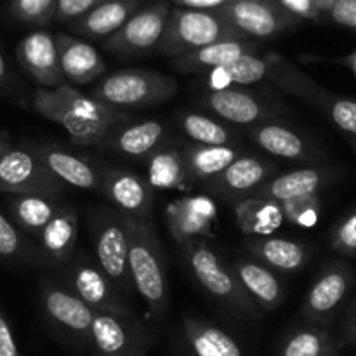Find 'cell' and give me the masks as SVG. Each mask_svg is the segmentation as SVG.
<instances>
[{
	"label": "cell",
	"instance_id": "cell-43",
	"mask_svg": "<svg viewBox=\"0 0 356 356\" xmlns=\"http://www.w3.org/2000/svg\"><path fill=\"white\" fill-rule=\"evenodd\" d=\"M327 16L339 26L356 30V0H336L327 10Z\"/></svg>",
	"mask_w": 356,
	"mask_h": 356
},
{
	"label": "cell",
	"instance_id": "cell-10",
	"mask_svg": "<svg viewBox=\"0 0 356 356\" xmlns=\"http://www.w3.org/2000/svg\"><path fill=\"white\" fill-rule=\"evenodd\" d=\"M169 2H156L143 6L113 37L103 42L104 51L117 56H141L159 49L170 16Z\"/></svg>",
	"mask_w": 356,
	"mask_h": 356
},
{
	"label": "cell",
	"instance_id": "cell-48",
	"mask_svg": "<svg viewBox=\"0 0 356 356\" xmlns=\"http://www.w3.org/2000/svg\"><path fill=\"white\" fill-rule=\"evenodd\" d=\"M343 343L356 346V299L351 302L343 325Z\"/></svg>",
	"mask_w": 356,
	"mask_h": 356
},
{
	"label": "cell",
	"instance_id": "cell-47",
	"mask_svg": "<svg viewBox=\"0 0 356 356\" xmlns=\"http://www.w3.org/2000/svg\"><path fill=\"white\" fill-rule=\"evenodd\" d=\"M176 7H186V9H202V10H221L233 0H170Z\"/></svg>",
	"mask_w": 356,
	"mask_h": 356
},
{
	"label": "cell",
	"instance_id": "cell-33",
	"mask_svg": "<svg viewBox=\"0 0 356 356\" xmlns=\"http://www.w3.org/2000/svg\"><path fill=\"white\" fill-rule=\"evenodd\" d=\"M236 225L245 235L270 236L285 221L282 205L266 198L250 197L235 205Z\"/></svg>",
	"mask_w": 356,
	"mask_h": 356
},
{
	"label": "cell",
	"instance_id": "cell-35",
	"mask_svg": "<svg viewBox=\"0 0 356 356\" xmlns=\"http://www.w3.org/2000/svg\"><path fill=\"white\" fill-rule=\"evenodd\" d=\"M341 344L325 327L306 325L291 330L280 344L278 356H339Z\"/></svg>",
	"mask_w": 356,
	"mask_h": 356
},
{
	"label": "cell",
	"instance_id": "cell-3",
	"mask_svg": "<svg viewBox=\"0 0 356 356\" xmlns=\"http://www.w3.org/2000/svg\"><path fill=\"white\" fill-rule=\"evenodd\" d=\"M181 250H183V257L186 261V266L190 268L191 275L209 296H212L216 301L222 302L240 315H259V308L249 298V294L243 291L233 268L222 263V259H219V256L211 249L207 240L200 238L188 242L181 245Z\"/></svg>",
	"mask_w": 356,
	"mask_h": 356
},
{
	"label": "cell",
	"instance_id": "cell-44",
	"mask_svg": "<svg viewBox=\"0 0 356 356\" xmlns=\"http://www.w3.org/2000/svg\"><path fill=\"white\" fill-rule=\"evenodd\" d=\"M21 90V80L14 73L9 59L0 49V97H17Z\"/></svg>",
	"mask_w": 356,
	"mask_h": 356
},
{
	"label": "cell",
	"instance_id": "cell-22",
	"mask_svg": "<svg viewBox=\"0 0 356 356\" xmlns=\"http://www.w3.org/2000/svg\"><path fill=\"white\" fill-rule=\"evenodd\" d=\"M143 3L145 0H106L86 16L68 23V30L87 40L104 42L113 37Z\"/></svg>",
	"mask_w": 356,
	"mask_h": 356
},
{
	"label": "cell",
	"instance_id": "cell-24",
	"mask_svg": "<svg viewBox=\"0 0 356 356\" xmlns=\"http://www.w3.org/2000/svg\"><path fill=\"white\" fill-rule=\"evenodd\" d=\"M336 174L325 167H305V169L291 170L268 179L263 186L254 191L252 197L266 198L282 204L292 198L316 195L329 183H332Z\"/></svg>",
	"mask_w": 356,
	"mask_h": 356
},
{
	"label": "cell",
	"instance_id": "cell-6",
	"mask_svg": "<svg viewBox=\"0 0 356 356\" xmlns=\"http://www.w3.org/2000/svg\"><path fill=\"white\" fill-rule=\"evenodd\" d=\"M214 75H225L229 82L240 83V86L270 80L285 92L294 94L309 104H313L320 90L323 89L299 66H296L294 63L289 61L278 52H268V54L261 56L256 52L247 54L225 68L216 70Z\"/></svg>",
	"mask_w": 356,
	"mask_h": 356
},
{
	"label": "cell",
	"instance_id": "cell-34",
	"mask_svg": "<svg viewBox=\"0 0 356 356\" xmlns=\"http://www.w3.org/2000/svg\"><path fill=\"white\" fill-rule=\"evenodd\" d=\"M184 160H186L188 170L191 177L209 183L218 177L228 165H232L240 155L235 146H209L197 145V143H186L181 146Z\"/></svg>",
	"mask_w": 356,
	"mask_h": 356
},
{
	"label": "cell",
	"instance_id": "cell-5",
	"mask_svg": "<svg viewBox=\"0 0 356 356\" xmlns=\"http://www.w3.org/2000/svg\"><path fill=\"white\" fill-rule=\"evenodd\" d=\"M176 92L177 82L169 75L152 70H118L103 76L89 96L108 106L129 110L165 103Z\"/></svg>",
	"mask_w": 356,
	"mask_h": 356
},
{
	"label": "cell",
	"instance_id": "cell-45",
	"mask_svg": "<svg viewBox=\"0 0 356 356\" xmlns=\"http://www.w3.org/2000/svg\"><path fill=\"white\" fill-rule=\"evenodd\" d=\"M278 2L301 19H318L322 16L316 0H278Z\"/></svg>",
	"mask_w": 356,
	"mask_h": 356
},
{
	"label": "cell",
	"instance_id": "cell-1",
	"mask_svg": "<svg viewBox=\"0 0 356 356\" xmlns=\"http://www.w3.org/2000/svg\"><path fill=\"white\" fill-rule=\"evenodd\" d=\"M31 108L47 120L61 125L79 146H101L113 129L129 122L124 110L86 96L68 82L56 89H35Z\"/></svg>",
	"mask_w": 356,
	"mask_h": 356
},
{
	"label": "cell",
	"instance_id": "cell-7",
	"mask_svg": "<svg viewBox=\"0 0 356 356\" xmlns=\"http://www.w3.org/2000/svg\"><path fill=\"white\" fill-rule=\"evenodd\" d=\"M65 186L38 156L33 143L14 145L0 156V193L40 195L58 200Z\"/></svg>",
	"mask_w": 356,
	"mask_h": 356
},
{
	"label": "cell",
	"instance_id": "cell-40",
	"mask_svg": "<svg viewBox=\"0 0 356 356\" xmlns=\"http://www.w3.org/2000/svg\"><path fill=\"white\" fill-rule=\"evenodd\" d=\"M280 205L285 221L301 226V228H313L322 216V198L318 193L292 198V200L282 202Z\"/></svg>",
	"mask_w": 356,
	"mask_h": 356
},
{
	"label": "cell",
	"instance_id": "cell-13",
	"mask_svg": "<svg viewBox=\"0 0 356 356\" xmlns=\"http://www.w3.org/2000/svg\"><path fill=\"white\" fill-rule=\"evenodd\" d=\"M355 273L343 261L330 263L320 271L309 287L301 306V316L306 323L327 327L336 318L353 287Z\"/></svg>",
	"mask_w": 356,
	"mask_h": 356
},
{
	"label": "cell",
	"instance_id": "cell-50",
	"mask_svg": "<svg viewBox=\"0 0 356 356\" xmlns=\"http://www.w3.org/2000/svg\"><path fill=\"white\" fill-rule=\"evenodd\" d=\"M336 2V0H316V3H318L320 10H322V14H327V10L332 7V3Z\"/></svg>",
	"mask_w": 356,
	"mask_h": 356
},
{
	"label": "cell",
	"instance_id": "cell-37",
	"mask_svg": "<svg viewBox=\"0 0 356 356\" xmlns=\"http://www.w3.org/2000/svg\"><path fill=\"white\" fill-rule=\"evenodd\" d=\"M177 124L183 129L190 143L209 146H235L236 143L233 132L225 124L209 115L183 111L177 117Z\"/></svg>",
	"mask_w": 356,
	"mask_h": 356
},
{
	"label": "cell",
	"instance_id": "cell-46",
	"mask_svg": "<svg viewBox=\"0 0 356 356\" xmlns=\"http://www.w3.org/2000/svg\"><path fill=\"white\" fill-rule=\"evenodd\" d=\"M0 356H23L14 339L13 329L9 325L6 313L0 306Z\"/></svg>",
	"mask_w": 356,
	"mask_h": 356
},
{
	"label": "cell",
	"instance_id": "cell-27",
	"mask_svg": "<svg viewBox=\"0 0 356 356\" xmlns=\"http://www.w3.org/2000/svg\"><path fill=\"white\" fill-rule=\"evenodd\" d=\"M245 247L254 259L282 273H296L309 259L308 247L282 236H250Z\"/></svg>",
	"mask_w": 356,
	"mask_h": 356
},
{
	"label": "cell",
	"instance_id": "cell-25",
	"mask_svg": "<svg viewBox=\"0 0 356 356\" xmlns=\"http://www.w3.org/2000/svg\"><path fill=\"white\" fill-rule=\"evenodd\" d=\"M165 127L159 120L122 124L110 132L99 148H108L131 159H148L165 143Z\"/></svg>",
	"mask_w": 356,
	"mask_h": 356
},
{
	"label": "cell",
	"instance_id": "cell-21",
	"mask_svg": "<svg viewBox=\"0 0 356 356\" xmlns=\"http://www.w3.org/2000/svg\"><path fill=\"white\" fill-rule=\"evenodd\" d=\"M63 75L73 87L87 86L103 76L108 66L94 45L68 33H56Z\"/></svg>",
	"mask_w": 356,
	"mask_h": 356
},
{
	"label": "cell",
	"instance_id": "cell-51",
	"mask_svg": "<svg viewBox=\"0 0 356 356\" xmlns=\"http://www.w3.org/2000/svg\"><path fill=\"white\" fill-rule=\"evenodd\" d=\"M344 63H346V65L350 66L351 70H353V73L356 75V51L350 56V58H346V61H344Z\"/></svg>",
	"mask_w": 356,
	"mask_h": 356
},
{
	"label": "cell",
	"instance_id": "cell-31",
	"mask_svg": "<svg viewBox=\"0 0 356 356\" xmlns=\"http://www.w3.org/2000/svg\"><path fill=\"white\" fill-rule=\"evenodd\" d=\"M63 205L52 198L40 195H10L7 211L17 228L37 238L42 229L52 221Z\"/></svg>",
	"mask_w": 356,
	"mask_h": 356
},
{
	"label": "cell",
	"instance_id": "cell-11",
	"mask_svg": "<svg viewBox=\"0 0 356 356\" xmlns=\"http://www.w3.org/2000/svg\"><path fill=\"white\" fill-rule=\"evenodd\" d=\"M65 277L66 287L96 312L132 315L124 294L101 270L97 261L89 259L86 254L75 256L66 264Z\"/></svg>",
	"mask_w": 356,
	"mask_h": 356
},
{
	"label": "cell",
	"instance_id": "cell-36",
	"mask_svg": "<svg viewBox=\"0 0 356 356\" xmlns=\"http://www.w3.org/2000/svg\"><path fill=\"white\" fill-rule=\"evenodd\" d=\"M0 259L16 264H49L40 247L30 242L26 233L21 232L16 222L0 211Z\"/></svg>",
	"mask_w": 356,
	"mask_h": 356
},
{
	"label": "cell",
	"instance_id": "cell-38",
	"mask_svg": "<svg viewBox=\"0 0 356 356\" xmlns=\"http://www.w3.org/2000/svg\"><path fill=\"white\" fill-rule=\"evenodd\" d=\"M312 106L322 111L343 134L356 141V99L322 89Z\"/></svg>",
	"mask_w": 356,
	"mask_h": 356
},
{
	"label": "cell",
	"instance_id": "cell-17",
	"mask_svg": "<svg viewBox=\"0 0 356 356\" xmlns=\"http://www.w3.org/2000/svg\"><path fill=\"white\" fill-rule=\"evenodd\" d=\"M216 207L207 197H181L165 209V222L179 245L211 236Z\"/></svg>",
	"mask_w": 356,
	"mask_h": 356
},
{
	"label": "cell",
	"instance_id": "cell-18",
	"mask_svg": "<svg viewBox=\"0 0 356 356\" xmlns=\"http://www.w3.org/2000/svg\"><path fill=\"white\" fill-rule=\"evenodd\" d=\"M273 170L275 167L270 162L242 155L232 165L226 167L218 177L209 181L207 188L212 193L236 205L238 202L252 197L257 188L271 179Z\"/></svg>",
	"mask_w": 356,
	"mask_h": 356
},
{
	"label": "cell",
	"instance_id": "cell-9",
	"mask_svg": "<svg viewBox=\"0 0 356 356\" xmlns=\"http://www.w3.org/2000/svg\"><path fill=\"white\" fill-rule=\"evenodd\" d=\"M38 299L45 322L58 336L72 343L89 346L90 327L96 309L87 306L68 287L56 284L51 278L42 280Z\"/></svg>",
	"mask_w": 356,
	"mask_h": 356
},
{
	"label": "cell",
	"instance_id": "cell-14",
	"mask_svg": "<svg viewBox=\"0 0 356 356\" xmlns=\"http://www.w3.org/2000/svg\"><path fill=\"white\" fill-rule=\"evenodd\" d=\"M219 13L249 38H271L301 24L278 0H233Z\"/></svg>",
	"mask_w": 356,
	"mask_h": 356
},
{
	"label": "cell",
	"instance_id": "cell-42",
	"mask_svg": "<svg viewBox=\"0 0 356 356\" xmlns=\"http://www.w3.org/2000/svg\"><path fill=\"white\" fill-rule=\"evenodd\" d=\"M106 0H58V10H56V21L58 23H72L79 17L86 16L97 6Z\"/></svg>",
	"mask_w": 356,
	"mask_h": 356
},
{
	"label": "cell",
	"instance_id": "cell-4",
	"mask_svg": "<svg viewBox=\"0 0 356 356\" xmlns=\"http://www.w3.org/2000/svg\"><path fill=\"white\" fill-rule=\"evenodd\" d=\"M229 38L249 37L236 30L219 10L186 9V7L174 6L170 10L165 35L156 51L160 54L176 58L195 49Z\"/></svg>",
	"mask_w": 356,
	"mask_h": 356
},
{
	"label": "cell",
	"instance_id": "cell-26",
	"mask_svg": "<svg viewBox=\"0 0 356 356\" xmlns=\"http://www.w3.org/2000/svg\"><path fill=\"white\" fill-rule=\"evenodd\" d=\"M76 238H79V218L73 207L63 205L61 211L52 218L37 236L38 247L54 266H66L75 257Z\"/></svg>",
	"mask_w": 356,
	"mask_h": 356
},
{
	"label": "cell",
	"instance_id": "cell-2",
	"mask_svg": "<svg viewBox=\"0 0 356 356\" xmlns=\"http://www.w3.org/2000/svg\"><path fill=\"white\" fill-rule=\"evenodd\" d=\"M125 221L132 285L148 308L149 316L160 320L169 309V280L162 243L153 222H139L131 218H125Z\"/></svg>",
	"mask_w": 356,
	"mask_h": 356
},
{
	"label": "cell",
	"instance_id": "cell-28",
	"mask_svg": "<svg viewBox=\"0 0 356 356\" xmlns=\"http://www.w3.org/2000/svg\"><path fill=\"white\" fill-rule=\"evenodd\" d=\"M243 291L263 312H273L284 301V289L273 270L257 259H238L232 264Z\"/></svg>",
	"mask_w": 356,
	"mask_h": 356
},
{
	"label": "cell",
	"instance_id": "cell-16",
	"mask_svg": "<svg viewBox=\"0 0 356 356\" xmlns=\"http://www.w3.org/2000/svg\"><path fill=\"white\" fill-rule=\"evenodd\" d=\"M16 59L21 70L40 89H56L66 83L56 35L49 33L47 30H35L24 35L16 45Z\"/></svg>",
	"mask_w": 356,
	"mask_h": 356
},
{
	"label": "cell",
	"instance_id": "cell-32",
	"mask_svg": "<svg viewBox=\"0 0 356 356\" xmlns=\"http://www.w3.org/2000/svg\"><path fill=\"white\" fill-rule=\"evenodd\" d=\"M183 334L195 356H243L238 343L219 327L186 316Z\"/></svg>",
	"mask_w": 356,
	"mask_h": 356
},
{
	"label": "cell",
	"instance_id": "cell-23",
	"mask_svg": "<svg viewBox=\"0 0 356 356\" xmlns=\"http://www.w3.org/2000/svg\"><path fill=\"white\" fill-rule=\"evenodd\" d=\"M257 47L259 45L252 38H229L176 56L172 58V66L179 73L216 72L238 61L243 56L254 54Z\"/></svg>",
	"mask_w": 356,
	"mask_h": 356
},
{
	"label": "cell",
	"instance_id": "cell-52",
	"mask_svg": "<svg viewBox=\"0 0 356 356\" xmlns=\"http://www.w3.org/2000/svg\"><path fill=\"white\" fill-rule=\"evenodd\" d=\"M134 356H145V355H134Z\"/></svg>",
	"mask_w": 356,
	"mask_h": 356
},
{
	"label": "cell",
	"instance_id": "cell-20",
	"mask_svg": "<svg viewBox=\"0 0 356 356\" xmlns=\"http://www.w3.org/2000/svg\"><path fill=\"white\" fill-rule=\"evenodd\" d=\"M33 148L44 160L47 169L65 184L80 190L101 191V167L87 160L86 156L68 152L63 146L52 143H33Z\"/></svg>",
	"mask_w": 356,
	"mask_h": 356
},
{
	"label": "cell",
	"instance_id": "cell-15",
	"mask_svg": "<svg viewBox=\"0 0 356 356\" xmlns=\"http://www.w3.org/2000/svg\"><path fill=\"white\" fill-rule=\"evenodd\" d=\"M101 193L125 218L152 222L155 188L146 177L118 167H101Z\"/></svg>",
	"mask_w": 356,
	"mask_h": 356
},
{
	"label": "cell",
	"instance_id": "cell-39",
	"mask_svg": "<svg viewBox=\"0 0 356 356\" xmlns=\"http://www.w3.org/2000/svg\"><path fill=\"white\" fill-rule=\"evenodd\" d=\"M58 0H7L6 13L14 21L30 26H47L56 21Z\"/></svg>",
	"mask_w": 356,
	"mask_h": 356
},
{
	"label": "cell",
	"instance_id": "cell-30",
	"mask_svg": "<svg viewBox=\"0 0 356 356\" xmlns=\"http://www.w3.org/2000/svg\"><path fill=\"white\" fill-rule=\"evenodd\" d=\"M146 170L155 190H181L188 191L191 188L190 170L184 160L183 149L174 145L163 143L152 156L146 159Z\"/></svg>",
	"mask_w": 356,
	"mask_h": 356
},
{
	"label": "cell",
	"instance_id": "cell-12",
	"mask_svg": "<svg viewBox=\"0 0 356 356\" xmlns=\"http://www.w3.org/2000/svg\"><path fill=\"white\" fill-rule=\"evenodd\" d=\"M152 343L148 330L132 315L94 313L89 348L94 356H134L145 355Z\"/></svg>",
	"mask_w": 356,
	"mask_h": 356
},
{
	"label": "cell",
	"instance_id": "cell-19",
	"mask_svg": "<svg viewBox=\"0 0 356 356\" xmlns=\"http://www.w3.org/2000/svg\"><path fill=\"white\" fill-rule=\"evenodd\" d=\"M200 103L209 111L221 117L222 120L238 125H257L275 117V111L263 99L247 90L225 87L204 94Z\"/></svg>",
	"mask_w": 356,
	"mask_h": 356
},
{
	"label": "cell",
	"instance_id": "cell-29",
	"mask_svg": "<svg viewBox=\"0 0 356 356\" xmlns=\"http://www.w3.org/2000/svg\"><path fill=\"white\" fill-rule=\"evenodd\" d=\"M249 138L264 152L285 160H312L316 156L315 149L301 134L280 122H261L254 125Z\"/></svg>",
	"mask_w": 356,
	"mask_h": 356
},
{
	"label": "cell",
	"instance_id": "cell-41",
	"mask_svg": "<svg viewBox=\"0 0 356 356\" xmlns=\"http://www.w3.org/2000/svg\"><path fill=\"white\" fill-rule=\"evenodd\" d=\"M330 247L334 252L348 259H356V209L341 219L330 233Z\"/></svg>",
	"mask_w": 356,
	"mask_h": 356
},
{
	"label": "cell",
	"instance_id": "cell-49",
	"mask_svg": "<svg viewBox=\"0 0 356 356\" xmlns=\"http://www.w3.org/2000/svg\"><path fill=\"white\" fill-rule=\"evenodd\" d=\"M13 138H10V134L9 132H6V131H2V129H0V156L3 155V153L7 152V149L9 148H13Z\"/></svg>",
	"mask_w": 356,
	"mask_h": 356
},
{
	"label": "cell",
	"instance_id": "cell-8",
	"mask_svg": "<svg viewBox=\"0 0 356 356\" xmlns=\"http://www.w3.org/2000/svg\"><path fill=\"white\" fill-rule=\"evenodd\" d=\"M90 228L97 264L118 291L129 296L134 291V285L129 268L127 221L118 211L103 209L90 218Z\"/></svg>",
	"mask_w": 356,
	"mask_h": 356
}]
</instances>
